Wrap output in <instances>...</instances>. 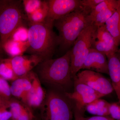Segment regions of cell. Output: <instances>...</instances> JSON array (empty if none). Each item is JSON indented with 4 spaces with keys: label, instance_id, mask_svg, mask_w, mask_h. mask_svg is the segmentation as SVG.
Wrapping results in <instances>:
<instances>
[{
    "label": "cell",
    "instance_id": "obj_1",
    "mask_svg": "<svg viewBox=\"0 0 120 120\" xmlns=\"http://www.w3.org/2000/svg\"><path fill=\"white\" fill-rule=\"evenodd\" d=\"M91 11L82 7L56 20L54 23L58 32L60 49L69 50L81 32L92 22L90 15Z\"/></svg>",
    "mask_w": 120,
    "mask_h": 120
},
{
    "label": "cell",
    "instance_id": "obj_25",
    "mask_svg": "<svg viewBox=\"0 0 120 120\" xmlns=\"http://www.w3.org/2000/svg\"><path fill=\"white\" fill-rule=\"evenodd\" d=\"M118 4V0H103L102 2L99 4L91 11L90 17H94L98 13L110 7L117 6Z\"/></svg>",
    "mask_w": 120,
    "mask_h": 120
},
{
    "label": "cell",
    "instance_id": "obj_34",
    "mask_svg": "<svg viewBox=\"0 0 120 120\" xmlns=\"http://www.w3.org/2000/svg\"><path fill=\"white\" fill-rule=\"evenodd\" d=\"M2 47H1V45L0 42V49H2Z\"/></svg>",
    "mask_w": 120,
    "mask_h": 120
},
{
    "label": "cell",
    "instance_id": "obj_20",
    "mask_svg": "<svg viewBox=\"0 0 120 120\" xmlns=\"http://www.w3.org/2000/svg\"><path fill=\"white\" fill-rule=\"evenodd\" d=\"M49 11L47 0L43 1V4L38 11L27 16L29 23H38L44 22L47 18Z\"/></svg>",
    "mask_w": 120,
    "mask_h": 120
},
{
    "label": "cell",
    "instance_id": "obj_13",
    "mask_svg": "<svg viewBox=\"0 0 120 120\" xmlns=\"http://www.w3.org/2000/svg\"><path fill=\"white\" fill-rule=\"evenodd\" d=\"M109 75L120 104V60L116 53L107 56Z\"/></svg>",
    "mask_w": 120,
    "mask_h": 120
},
{
    "label": "cell",
    "instance_id": "obj_18",
    "mask_svg": "<svg viewBox=\"0 0 120 120\" xmlns=\"http://www.w3.org/2000/svg\"><path fill=\"white\" fill-rule=\"evenodd\" d=\"M117 7L118 5L110 7L98 13L94 17H90L91 22L98 28L105 25L106 22L116 12Z\"/></svg>",
    "mask_w": 120,
    "mask_h": 120
},
{
    "label": "cell",
    "instance_id": "obj_6",
    "mask_svg": "<svg viewBox=\"0 0 120 120\" xmlns=\"http://www.w3.org/2000/svg\"><path fill=\"white\" fill-rule=\"evenodd\" d=\"M98 27L91 23L81 32L71 49V73L73 79L82 69L90 49L97 41Z\"/></svg>",
    "mask_w": 120,
    "mask_h": 120
},
{
    "label": "cell",
    "instance_id": "obj_22",
    "mask_svg": "<svg viewBox=\"0 0 120 120\" xmlns=\"http://www.w3.org/2000/svg\"><path fill=\"white\" fill-rule=\"evenodd\" d=\"M25 104L16 99H11L9 103V110L11 114V120H17L23 111Z\"/></svg>",
    "mask_w": 120,
    "mask_h": 120
},
{
    "label": "cell",
    "instance_id": "obj_16",
    "mask_svg": "<svg viewBox=\"0 0 120 120\" xmlns=\"http://www.w3.org/2000/svg\"><path fill=\"white\" fill-rule=\"evenodd\" d=\"M29 47L28 41L22 42L9 39L4 44L2 49L12 57L22 56Z\"/></svg>",
    "mask_w": 120,
    "mask_h": 120
},
{
    "label": "cell",
    "instance_id": "obj_9",
    "mask_svg": "<svg viewBox=\"0 0 120 120\" xmlns=\"http://www.w3.org/2000/svg\"><path fill=\"white\" fill-rule=\"evenodd\" d=\"M82 69L109 75L107 57L94 48L90 49Z\"/></svg>",
    "mask_w": 120,
    "mask_h": 120
},
{
    "label": "cell",
    "instance_id": "obj_28",
    "mask_svg": "<svg viewBox=\"0 0 120 120\" xmlns=\"http://www.w3.org/2000/svg\"><path fill=\"white\" fill-rule=\"evenodd\" d=\"M11 86L7 80L0 77V98L7 100L12 98Z\"/></svg>",
    "mask_w": 120,
    "mask_h": 120
},
{
    "label": "cell",
    "instance_id": "obj_8",
    "mask_svg": "<svg viewBox=\"0 0 120 120\" xmlns=\"http://www.w3.org/2000/svg\"><path fill=\"white\" fill-rule=\"evenodd\" d=\"M49 11L45 22L54 25L56 20L81 6V0H48Z\"/></svg>",
    "mask_w": 120,
    "mask_h": 120
},
{
    "label": "cell",
    "instance_id": "obj_5",
    "mask_svg": "<svg viewBox=\"0 0 120 120\" xmlns=\"http://www.w3.org/2000/svg\"><path fill=\"white\" fill-rule=\"evenodd\" d=\"M68 101L65 95L49 90L41 106V120H72L73 114Z\"/></svg>",
    "mask_w": 120,
    "mask_h": 120
},
{
    "label": "cell",
    "instance_id": "obj_33",
    "mask_svg": "<svg viewBox=\"0 0 120 120\" xmlns=\"http://www.w3.org/2000/svg\"><path fill=\"white\" fill-rule=\"evenodd\" d=\"M116 54L117 56V57H118V58H119L120 60V49H119L118 51H117L116 53Z\"/></svg>",
    "mask_w": 120,
    "mask_h": 120
},
{
    "label": "cell",
    "instance_id": "obj_32",
    "mask_svg": "<svg viewBox=\"0 0 120 120\" xmlns=\"http://www.w3.org/2000/svg\"><path fill=\"white\" fill-rule=\"evenodd\" d=\"M103 0H81V6L92 11Z\"/></svg>",
    "mask_w": 120,
    "mask_h": 120
},
{
    "label": "cell",
    "instance_id": "obj_23",
    "mask_svg": "<svg viewBox=\"0 0 120 120\" xmlns=\"http://www.w3.org/2000/svg\"><path fill=\"white\" fill-rule=\"evenodd\" d=\"M93 48L98 52L105 54L106 56L116 53L119 49L118 46L112 45L98 40L95 41Z\"/></svg>",
    "mask_w": 120,
    "mask_h": 120
},
{
    "label": "cell",
    "instance_id": "obj_11",
    "mask_svg": "<svg viewBox=\"0 0 120 120\" xmlns=\"http://www.w3.org/2000/svg\"><path fill=\"white\" fill-rule=\"evenodd\" d=\"M46 95L40 79L34 72L32 77V87L22 102L31 108L39 107L43 103Z\"/></svg>",
    "mask_w": 120,
    "mask_h": 120
},
{
    "label": "cell",
    "instance_id": "obj_31",
    "mask_svg": "<svg viewBox=\"0 0 120 120\" xmlns=\"http://www.w3.org/2000/svg\"><path fill=\"white\" fill-rule=\"evenodd\" d=\"M34 119L31 108L26 105L23 111L17 120H34Z\"/></svg>",
    "mask_w": 120,
    "mask_h": 120
},
{
    "label": "cell",
    "instance_id": "obj_29",
    "mask_svg": "<svg viewBox=\"0 0 120 120\" xmlns=\"http://www.w3.org/2000/svg\"><path fill=\"white\" fill-rule=\"evenodd\" d=\"M73 115L75 120H115L110 116H94L85 117L75 111H74Z\"/></svg>",
    "mask_w": 120,
    "mask_h": 120
},
{
    "label": "cell",
    "instance_id": "obj_15",
    "mask_svg": "<svg viewBox=\"0 0 120 120\" xmlns=\"http://www.w3.org/2000/svg\"><path fill=\"white\" fill-rule=\"evenodd\" d=\"M105 24L108 31L119 46L120 45V0H118V7L116 12Z\"/></svg>",
    "mask_w": 120,
    "mask_h": 120
},
{
    "label": "cell",
    "instance_id": "obj_26",
    "mask_svg": "<svg viewBox=\"0 0 120 120\" xmlns=\"http://www.w3.org/2000/svg\"><path fill=\"white\" fill-rule=\"evenodd\" d=\"M28 28L25 26H22L17 28L11 35L9 39L22 42L28 41Z\"/></svg>",
    "mask_w": 120,
    "mask_h": 120
},
{
    "label": "cell",
    "instance_id": "obj_4",
    "mask_svg": "<svg viewBox=\"0 0 120 120\" xmlns=\"http://www.w3.org/2000/svg\"><path fill=\"white\" fill-rule=\"evenodd\" d=\"M28 21L20 0H0V42L2 46L18 27Z\"/></svg>",
    "mask_w": 120,
    "mask_h": 120
},
{
    "label": "cell",
    "instance_id": "obj_12",
    "mask_svg": "<svg viewBox=\"0 0 120 120\" xmlns=\"http://www.w3.org/2000/svg\"><path fill=\"white\" fill-rule=\"evenodd\" d=\"M34 72L31 71L26 75L19 77L12 81L11 86L12 95L20 99L23 102L32 86V80Z\"/></svg>",
    "mask_w": 120,
    "mask_h": 120
},
{
    "label": "cell",
    "instance_id": "obj_7",
    "mask_svg": "<svg viewBox=\"0 0 120 120\" xmlns=\"http://www.w3.org/2000/svg\"><path fill=\"white\" fill-rule=\"evenodd\" d=\"M75 78L103 97L110 94L114 90L111 81L101 73L94 71L84 70L78 72Z\"/></svg>",
    "mask_w": 120,
    "mask_h": 120
},
{
    "label": "cell",
    "instance_id": "obj_10",
    "mask_svg": "<svg viewBox=\"0 0 120 120\" xmlns=\"http://www.w3.org/2000/svg\"><path fill=\"white\" fill-rule=\"evenodd\" d=\"M10 59L14 72L18 77L29 73L43 61L38 56L30 54L16 56Z\"/></svg>",
    "mask_w": 120,
    "mask_h": 120
},
{
    "label": "cell",
    "instance_id": "obj_19",
    "mask_svg": "<svg viewBox=\"0 0 120 120\" xmlns=\"http://www.w3.org/2000/svg\"><path fill=\"white\" fill-rule=\"evenodd\" d=\"M0 77L8 80L13 81L18 77L14 72L10 58L0 61Z\"/></svg>",
    "mask_w": 120,
    "mask_h": 120
},
{
    "label": "cell",
    "instance_id": "obj_35",
    "mask_svg": "<svg viewBox=\"0 0 120 120\" xmlns=\"http://www.w3.org/2000/svg\"><path fill=\"white\" fill-rule=\"evenodd\" d=\"M34 120H38V119H35Z\"/></svg>",
    "mask_w": 120,
    "mask_h": 120
},
{
    "label": "cell",
    "instance_id": "obj_21",
    "mask_svg": "<svg viewBox=\"0 0 120 120\" xmlns=\"http://www.w3.org/2000/svg\"><path fill=\"white\" fill-rule=\"evenodd\" d=\"M96 37L98 41L112 45L118 46L113 37L107 30L105 24L97 28Z\"/></svg>",
    "mask_w": 120,
    "mask_h": 120
},
{
    "label": "cell",
    "instance_id": "obj_30",
    "mask_svg": "<svg viewBox=\"0 0 120 120\" xmlns=\"http://www.w3.org/2000/svg\"><path fill=\"white\" fill-rule=\"evenodd\" d=\"M109 115L115 120H120V104L119 102L110 103Z\"/></svg>",
    "mask_w": 120,
    "mask_h": 120
},
{
    "label": "cell",
    "instance_id": "obj_2",
    "mask_svg": "<svg viewBox=\"0 0 120 120\" xmlns=\"http://www.w3.org/2000/svg\"><path fill=\"white\" fill-rule=\"evenodd\" d=\"M39 79L64 90L72 82L71 73V49L59 58L45 60L35 67Z\"/></svg>",
    "mask_w": 120,
    "mask_h": 120
},
{
    "label": "cell",
    "instance_id": "obj_3",
    "mask_svg": "<svg viewBox=\"0 0 120 120\" xmlns=\"http://www.w3.org/2000/svg\"><path fill=\"white\" fill-rule=\"evenodd\" d=\"M54 25L44 22L29 23V47L26 52L42 61L52 59L59 46L58 36L53 30Z\"/></svg>",
    "mask_w": 120,
    "mask_h": 120
},
{
    "label": "cell",
    "instance_id": "obj_24",
    "mask_svg": "<svg viewBox=\"0 0 120 120\" xmlns=\"http://www.w3.org/2000/svg\"><path fill=\"white\" fill-rule=\"evenodd\" d=\"M43 1L41 0H22L24 10L27 16L36 11L43 4Z\"/></svg>",
    "mask_w": 120,
    "mask_h": 120
},
{
    "label": "cell",
    "instance_id": "obj_27",
    "mask_svg": "<svg viewBox=\"0 0 120 120\" xmlns=\"http://www.w3.org/2000/svg\"><path fill=\"white\" fill-rule=\"evenodd\" d=\"M10 100H5L0 98V120H9L11 119V114L10 110H8L9 109Z\"/></svg>",
    "mask_w": 120,
    "mask_h": 120
},
{
    "label": "cell",
    "instance_id": "obj_17",
    "mask_svg": "<svg viewBox=\"0 0 120 120\" xmlns=\"http://www.w3.org/2000/svg\"><path fill=\"white\" fill-rule=\"evenodd\" d=\"M110 103L104 99H98L88 104L86 111L95 116H109Z\"/></svg>",
    "mask_w": 120,
    "mask_h": 120
},
{
    "label": "cell",
    "instance_id": "obj_14",
    "mask_svg": "<svg viewBox=\"0 0 120 120\" xmlns=\"http://www.w3.org/2000/svg\"><path fill=\"white\" fill-rule=\"evenodd\" d=\"M103 95L96 92L91 94L83 95L79 96H70L67 97L69 99L73 101L75 103L74 111L77 112L80 115L84 116L86 111L87 106L93 101L101 98Z\"/></svg>",
    "mask_w": 120,
    "mask_h": 120
}]
</instances>
